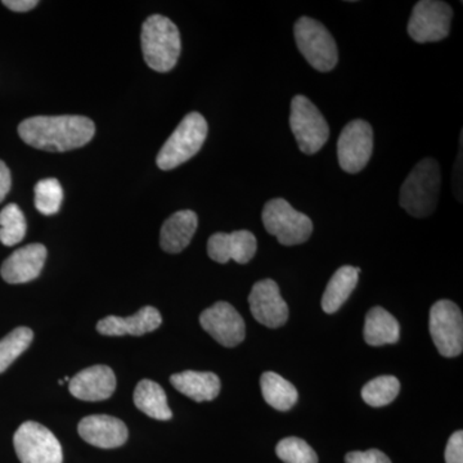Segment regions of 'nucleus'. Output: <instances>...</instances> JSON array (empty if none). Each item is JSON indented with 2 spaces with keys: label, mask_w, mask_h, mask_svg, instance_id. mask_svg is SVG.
<instances>
[{
  "label": "nucleus",
  "mask_w": 463,
  "mask_h": 463,
  "mask_svg": "<svg viewBox=\"0 0 463 463\" xmlns=\"http://www.w3.org/2000/svg\"><path fill=\"white\" fill-rule=\"evenodd\" d=\"M21 139L33 148L66 152L88 145L96 125L85 116H35L18 127Z\"/></svg>",
  "instance_id": "1"
},
{
  "label": "nucleus",
  "mask_w": 463,
  "mask_h": 463,
  "mask_svg": "<svg viewBox=\"0 0 463 463\" xmlns=\"http://www.w3.org/2000/svg\"><path fill=\"white\" fill-rule=\"evenodd\" d=\"M440 167L437 160L423 158L405 178L399 205L414 218H426L435 212L440 194Z\"/></svg>",
  "instance_id": "2"
},
{
  "label": "nucleus",
  "mask_w": 463,
  "mask_h": 463,
  "mask_svg": "<svg viewBox=\"0 0 463 463\" xmlns=\"http://www.w3.org/2000/svg\"><path fill=\"white\" fill-rule=\"evenodd\" d=\"M141 41L148 67L157 72L172 71L182 51L181 33L175 24L165 16L154 14L143 24Z\"/></svg>",
  "instance_id": "3"
},
{
  "label": "nucleus",
  "mask_w": 463,
  "mask_h": 463,
  "mask_svg": "<svg viewBox=\"0 0 463 463\" xmlns=\"http://www.w3.org/2000/svg\"><path fill=\"white\" fill-rule=\"evenodd\" d=\"M205 118L199 112H191L183 118L165 145L158 152L156 164L161 170H173L187 163L199 154L207 137Z\"/></svg>",
  "instance_id": "4"
},
{
  "label": "nucleus",
  "mask_w": 463,
  "mask_h": 463,
  "mask_svg": "<svg viewBox=\"0 0 463 463\" xmlns=\"http://www.w3.org/2000/svg\"><path fill=\"white\" fill-rule=\"evenodd\" d=\"M295 41L298 51L321 72H328L339 62L336 42L327 27L310 17L298 18L294 26Z\"/></svg>",
  "instance_id": "5"
},
{
  "label": "nucleus",
  "mask_w": 463,
  "mask_h": 463,
  "mask_svg": "<svg viewBox=\"0 0 463 463\" xmlns=\"http://www.w3.org/2000/svg\"><path fill=\"white\" fill-rule=\"evenodd\" d=\"M261 219L268 233L277 237L283 246L301 245L313 233L312 219L295 210L285 199L268 201Z\"/></svg>",
  "instance_id": "6"
},
{
  "label": "nucleus",
  "mask_w": 463,
  "mask_h": 463,
  "mask_svg": "<svg viewBox=\"0 0 463 463\" xmlns=\"http://www.w3.org/2000/svg\"><path fill=\"white\" fill-rule=\"evenodd\" d=\"M289 127L297 138L298 148L306 155L321 151L330 137V127L325 116L306 96L292 99Z\"/></svg>",
  "instance_id": "7"
},
{
  "label": "nucleus",
  "mask_w": 463,
  "mask_h": 463,
  "mask_svg": "<svg viewBox=\"0 0 463 463\" xmlns=\"http://www.w3.org/2000/svg\"><path fill=\"white\" fill-rule=\"evenodd\" d=\"M14 449L21 463H62V447L53 432L41 423L27 421L17 429Z\"/></svg>",
  "instance_id": "8"
},
{
  "label": "nucleus",
  "mask_w": 463,
  "mask_h": 463,
  "mask_svg": "<svg viewBox=\"0 0 463 463\" xmlns=\"http://www.w3.org/2000/svg\"><path fill=\"white\" fill-rule=\"evenodd\" d=\"M430 334L438 352L455 358L463 350V317L453 301L440 300L430 310Z\"/></svg>",
  "instance_id": "9"
},
{
  "label": "nucleus",
  "mask_w": 463,
  "mask_h": 463,
  "mask_svg": "<svg viewBox=\"0 0 463 463\" xmlns=\"http://www.w3.org/2000/svg\"><path fill=\"white\" fill-rule=\"evenodd\" d=\"M453 9L446 2L421 0L417 2L408 23V33L417 43L444 41L450 32Z\"/></svg>",
  "instance_id": "10"
},
{
  "label": "nucleus",
  "mask_w": 463,
  "mask_h": 463,
  "mask_svg": "<svg viewBox=\"0 0 463 463\" xmlns=\"http://www.w3.org/2000/svg\"><path fill=\"white\" fill-rule=\"evenodd\" d=\"M373 152V127L364 120H353L344 128L337 141V157L344 172H362Z\"/></svg>",
  "instance_id": "11"
},
{
  "label": "nucleus",
  "mask_w": 463,
  "mask_h": 463,
  "mask_svg": "<svg viewBox=\"0 0 463 463\" xmlns=\"http://www.w3.org/2000/svg\"><path fill=\"white\" fill-rule=\"evenodd\" d=\"M200 323L213 339L225 347L240 345L245 340V321L240 313L225 301H219L203 310L200 316Z\"/></svg>",
  "instance_id": "12"
},
{
  "label": "nucleus",
  "mask_w": 463,
  "mask_h": 463,
  "mask_svg": "<svg viewBox=\"0 0 463 463\" xmlns=\"http://www.w3.org/2000/svg\"><path fill=\"white\" fill-rule=\"evenodd\" d=\"M250 310L259 323L268 328L282 327L288 319V307L273 279L255 283L249 295Z\"/></svg>",
  "instance_id": "13"
},
{
  "label": "nucleus",
  "mask_w": 463,
  "mask_h": 463,
  "mask_svg": "<svg viewBox=\"0 0 463 463\" xmlns=\"http://www.w3.org/2000/svg\"><path fill=\"white\" fill-rule=\"evenodd\" d=\"M257 237L250 231L219 232L207 241V255L221 264L230 260L239 264L249 263L257 254Z\"/></svg>",
  "instance_id": "14"
},
{
  "label": "nucleus",
  "mask_w": 463,
  "mask_h": 463,
  "mask_svg": "<svg viewBox=\"0 0 463 463\" xmlns=\"http://www.w3.org/2000/svg\"><path fill=\"white\" fill-rule=\"evenodd\" d=\"M78 430L87 443L103 449L124 446L129 437L127 425L121 420L106 414L85 417L79 423Z\"/></svg>",
  "instance_id": "15"
},
{
  "label": "nucleus",
  "mask_w": 463,
  "mask_h": 463,
  "mask_svg": "<svg viewBox=\"0 0 463 463\" xmlns=\"http://www.w3.org/2000/svg\"><path fill=\"white\" fill-rule=\"evenodd\" d=\"M72 397L85 402L106 401L114 394L116 376L108 365H93L85 368L70 380Z\"/></svg>",
  "instance_id": "16"
},
{
  "label": "nucleus",
  "mask_w": 463,
  "mask_h": 463,
  "mask_svg": "<svg viewBox=\"0 0 463 463\" xmlns=\"http://www.w3.org/2000/svg\"><path fill=\"white\" fill-rule=\"evenodd\" d=\"M47 259V249L42 243H32L16 250L2 265L0 274L12 285L26 283L38 279Z\"/></svg>",
  "instance_id": "17"
},
{
  "label": "nucleus",
  "mask_w": 463,
  "mask_h": 463,
  "mask_svg": "<svg viewBox=\"0 0 463 463\" xmlns=\"http://www.w3.org/2000/svg\"><path fill=\"white\" fill-rule=\"evenodd\" d=\"M161 323H163V318L156 307H145L136 315L128 317V318L109 316L100 319L97 325V331L105 336H123V335L142 336L148 332L157 330Z\"/></svg>",
  "instance_id": "18"
},
{
  "label": "nucleus",
  "mask_w": 463,
  "mask_h": 463,
  "mask_svg": "<svg viewBox=\"0 0 463 463\" xmlns=\"http://www.w3.org/2000/svg\"><path fill=\"white\" fill-rule=\"evenodd\" d=\"M199 218L192 210L174 213L163 224L160 245L169 254H179L187 248L196 233Z\"/></svg>",
  "instance_id": "19"
},
{
  "label": "nucleus",
  "mask_w": 463,
  "mask_h": 463,
  "mask_svg": "<svg viewBox=\"0 0 463 463\" xmlns=\"http://www.w3.org/2000/svg\"><path fill=\"white\" fill-rule=\"evenodd\" d=\"M174 388L194 402H212L221 392V380L213 373L184 371L170 377Z\"/></svg>",
  "instance_id": "20"
},
{
  "label": "nucleus",
  "mask_w": 463,
  "mask_h": 463,
  "mask_svg": "<svg viewBox=\"0 0 463 463\" xmlns=\"http://www.w3.org/2000/svg\"><path fill=\"white\" fill-rule=\"evenodd\" d=\"M364 341L371 346H383L399 341L401 328L394 316L381 307H374L365 316Z\"/></svg>",
  "instance_id": "21"
},
{
  "label": "nucleus",
  "mask_w": 463,
  "mask_h": 463,
  "mask_svg": "<svg viewBox=\"0 0 463 463\" xmlns=\"http://www.w3.org/2000/svg\"><path fill=\"white\" fill-rule=\"evenodd\" d=\"M358 272L352 265L341 267L334 273L322 298V309L327 315H334L345 304L358 283Z\"/></svg>",
  "instance_id": "22"
},
{
  "label": "nucleus",
  "mask_w": 463,
  "mask_h": 463,
  "mask_svg": "<svg viewBox=\"0 0 463 463\" xmlns=\"http://www.w3.org/2000/svg\"><path fill=\"white\" fill-rule=\"evenodd\" d=\"M134 404L141 412L158 421L172 419L173 412L167 404L166 392L151 380H142L134 390Z\"/></svg>",
  "instance_id": "23"
},
{
  "label": "nucleus",
  "mask_w": 463,
  "mask_h": 463,
  "mask_svg": "<svg viewBox=\"0 0 463 463\" xmlns=\"http://www.w3.org/2000/svg\"><path fill=\"white\" fill-rule=\"evenodd\" d=\"M260 386L265 402L274 410L286 412L297 404L298 398L297 388L279 373L261 374Z\"/></svg>",
  "instance_id": "24"
},
{
  "label": "nucleus",
  "mask_w": 463,
  "mask_h": 463,
  "mask_svg": "<svg viewBox=\"0 0 463 463\" xmlns=\"http://www.w3.org/2000/svg\"><path fill=\"white\" fill-rule=\"evenodd\" d=\"M401 383L394 376H380L365 383L362 389V399L371 407H385L398 397Z\"/></svg>",
  "instance_id": "25"
},
{
  "label": "nucleus",
  "mask_w": 463,
  "mask_h": 463,
  "mask_svg": "<svg viewBox=\"0 0 463 463\" xmlns=\"http://www.w3.org/2000/svg\"><path fill=\"white\" fill-rule=\"evenodd\" d=\"M25 236V216L16 203H9L0 212V242L5 246H14Z\"/></svg>",
  "instance_id": "26"
},
{
  "label": "nucleus",
  "mask_w": 463,
  "mask_h": 463,
  "mask_svg": "<svg viewBox=\"0 0 463 463\" xmlns=\"http://www.w3.org/2000/svg\"><path fill=\"white\" fill-rule=\"evenodd\" d=\"M33 339V332L27 327H18L0 340V373L14 364L30 346Z\"/></svg>",
  "instance_id": "27"
},
{
  "label": "nucleus",
  "mask_w": 463,
  "mask_h": 463,
  "mask_svg": "<svg viewBox=\"0 0 463 463\" xmlns=\"http://www.w3.org/2000/svg\"><path fill=\"white\" fill-rule=\"evenodd\" d=\"M62 185L57 179H42L36 183L35 206L43 215L57 214L62 205Z\"/></svg>",
  "instance_id": "28"
},
{
  "label": "nucleus",
  "mask_w": 463,
  "mask_h": 463,
  "mask_svg": "<svg viewBox=\"0 0 463 463\" xmlns=\"http://www.w3.org/2000/svg\"><path fill=\"white\" fill-rule=\"evenodd\" d=\"M277 456L285 463H318V456L303 439H282L276 448Z\"/></svg>",
  "instance_id": "29"
},
{
  "label": "nucleus",
  "mask_w": 463,
  "mask_h": 463,
  "mask_svg": "<svg viewBox=\"0 0 463 463\" xmlns=\"http://www.w3.org/2000/svg\"><path fill=\"white\" fill-rule=\"evenodd\" d=\"M346 463H392L385 453L379 449L365 450V452H350L345 456Z\"/></svg>",
  "instance_id": "30"
},
{
  "label": "nucleus",
  "mask_w": 463,
  "mask_h": 463,
  "mask_svg": "<svg viewBox=\"0 0 463 463\" xmlns=\"http://www.w3.org/2000/svg\"><path fill=\"white\" fill-rule=\"evenodd\" d=\"M446 463H463V432L456 431L448 440Z\"/></svg>",
  "instance_id": "31"
},
{
  "label": "nucleus",
  "mask_w": 463,
  "mask_h": 463,
  "mask_svg": "<svg viewBox=\"0 0 463 463\" xmlns=\"http://www.w3.org/2000/svg\"><path fill=\"white\" fill-rule=\"evenodd\" d=\"M11 185V172H9L8 166L3 161H0V203L7 196Z\"/></svg>",
  "instance_id": "32"
},
{
  "label": "nucleus",
  "mask_w": 463,
  "mask_h": 463,
  "mask_svg": "<svg viewBox=\"0 0 463 463\" xmlns=\"http://www.w3.org/2000/svg\"><path fill=\"white\" fill-rule=\"evenodd\" d=\"M3 5L14 12L32 11L39 5L38 0H5Z\"/></svg>",
  "instance_id": "33"
}]
</instances>
